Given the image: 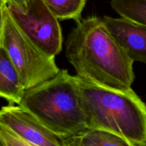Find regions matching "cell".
Instances as JSON below:
<instances>
[{
  "label": "cell",
  "instance_id": "5bb4252c",
  "mask_svg": "<svg viewBox=\"0 0 146 146\" xmlns=\"http://www.w3.org/2000/svg\"><path fill=\"white\" fill-rule=\"evenodd\" d=\"M32 0H7V2L14 4L22 11H25Z\"/></svg>",
  "mask_w": 146,
  "mask_h": 146
},
{
  "label": "cell",
  "instance_id": "9a60e30c",
  "mask_svg": "<svg viewBox=\"0 0 146 146\" xmlns=\"http://www.w3.org/2000/svg\"><path fill=\"white\" fill-rule=\"evenodd\" d=\"M0 146H2V144H1V141H0Z\"/></svg>",
  "mask_w": 146,
  "mask_h": 146
},
{
  "label": "cell",
  "instance_id": "3957f363",
  "mask_svg": "<svg viewBox=\"0 0 146 146\" xmlns=\"http://www.w3.org/2000/svg\"><path fill=\"white\" fill-rule=\"evenodd\" d=\"M18 105L64 138L87 128L77 76L67 70L60 69L53 78L25 90Z\"/></svg>",
  "mask_w": 146,
  "mask_h": 146
},
{
  "label": "cell",
  "instance_id": "4fadbf2b",
  "mask_svg": "<svg viewBox=\"0 0 146 146\" xmlns=\"http://www.w3.org/2000/svg\"><path fill=\"white\" fill-rule=\"evenodd\" d=\"M6 9H7V0H0V45L1 44L3 32H4Z\"/></svg>",
  "mask_w": 146,
  "mask_h": 146
},
{
  "label": "cell",
  "instance_id": "7c38bea8",
  "mask_svg": "<svg viewBox=\"0 0 146 146\" xmlns=\"http://www.w3.org/2000/svg\"><path fill=\"white\" fill-rule=\"evenodd\" d=\"M0 141L2 146H29L14 131L0 123Z\"/></svg>",
  "mask_w": 146,
  "mask_h": 146
},
{
  "label": "cell",
  "instance_id": "8fae6325",
  "mask_svg": "<svg viewBox=\"0 0 146 146\" xmlns=\"http://www.w3.org/2000/svg\"><path fill=\"white\" fill-rule=\"evenodd\" d=\"M58 19H74L81 18V13L86 0H42Z\"/></svg>",
  "mask_w": 146,
  "mask_h": 146
},
{
  "label": "cell",
  "instance_id": "8992f818",
  "mask_svg": "<svg viewBox=\"0 0 146 146\" xmlns=\"http://www.w3.org/2000/svg\"><path fill=\"white\" fill-rule=\"evenodd\" d=\"M0 123L11 128L29 146H65L64 138L54 133L19 105L3 106L0 109Z\"/></svg>",
  "mask_w": 146,
  "mask_h": 146
},
{
  "label": "cell",
  "instance_id": "6da1fadb",
  "mask_svg": "<svg viewBox=\"0 0 146 146\" xmlns=\"http://www.w3.org/2000/svg\"><path fill=\"white\" fill-rule=\"evenodd\" d=\"M65 56L80 78L117 90L132 91L133 62L102 18H80L66 41Z\"/></svg>",
  "mask_w": 146,
  "mask_h": 146
},
{
  "label": "cell",
  "instance_id": "52a82bcc",
  "mask_svg": "<svg viewBox=\"0 0 146 146\" xmlns=\"http://www.w3.org/2000/svg\"><path fill=\"white\" fill-rule=\"evenodd\" d=\"M102 20L132 60L146 64V26L122 17L104 16Z\"/></svg>",
  "mask_w": 146,
  "mask_h": 146
},
{
  "label": "cell",
  "instance_id": "9c48e42d",
  "mask_svg": "<svg viewBox=\"0 0 146 146\" xmlns=\"http://www.w3.org/2000/svg\"><path fill=\"white\" fill-rule=\"evenodd\" d=\"M65 146H130L121 137L98 128H87L77 135L64 138Z\"/></svg>",
  "mask_w": 146,
  "mask_h": 146
},
{
  "label": "cell",
  "instance_id": "5b68a950",
  "mask_svg": "<svg viewBox=\"0 0 146 146\" xmlns=\"http://www.w3.org/2000/svg\"><path fill=\"white\" fill-rule=\"evenodd\" d=\"M8 11L23 33L47 55L62 49V33L58 19L42 0H32L25 11L7 1Z\"/></svg>",
  "mask_w": 146,
  "mask_h": 146
},
{
  "label": "cell",
  "instance_id": "7a4b0ae2",
  "mask_svg": "<svg viewBox=\"0 0 146 146\" xmlns=\"http://www.w3.org/2000/svg\"><path fill=\"white\" fill-rule=\"evenodd\" d=\"M87 128L111 132L130 146H146V105L133 91L100 86L77 75Z\"/></svg>",
  "mask_w": 146,
  "mask_h": 146
},
{
  "label": "cell",
  "instance_id": "ba28073f",
  "mask_svg": "<svg viewBox=\"0 0 146 146\" xmlns=\"http://www.w3.org/2000/svg\"><path fill=\"white\" fill-rule=\"evenodd\" d=\"M21 76L9 56L7 50L0 45V97L9 104L18 105L24 94Z\"/></svg>",
  "mask_w": 146,
  "mask_h": 146
},
{
  "label": "cell",
  "instance_id": "277c9868",
  "mask_svg": "<svg viewBox=\"0 0 146 146\" xmlns=\"http://www.w3.org/2000/svg\"><path fill=\"white\" fill-rule=\"evenodd\" d=\"M1 45L17 68L25 90L53 78L60 70L55 57L42 51L19 28L7 5Z\"/></svg>",
  "mask_w": 146,
  "mask_h": 146
},
{
  "label": "cell",
  "instance_id": "30bf717a",
  "mask_svg": "<svg viewBox=\"0 0 146 146\" xmlns=\"http://www.w3.org/2000/svg\"><path fill=\"white\" fill-rule=\"evenodd\" d=\"M110 4L122 17L146 26V0H112Z\"/></svg>",
  "mask_w": 146,
  "mask_h": 146
}]
</instances>
